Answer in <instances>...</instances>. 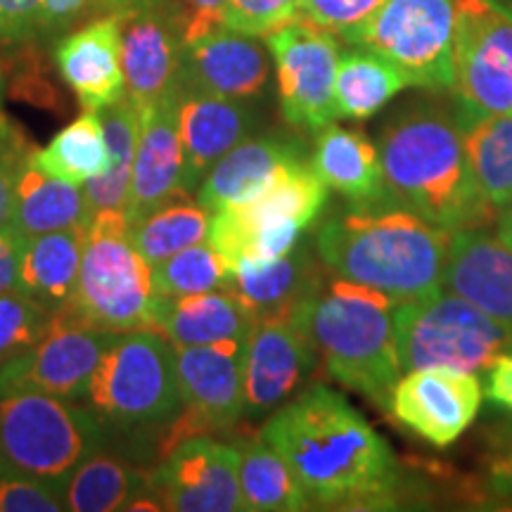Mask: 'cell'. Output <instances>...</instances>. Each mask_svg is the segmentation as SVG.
I'll return each mask as SVG.
<instances>
[{"label": "cell", "instance_id": "836d02e7", "mask_svg": "<svg viewBox=\"0 0 512 512\" xmlns=\"http://www.w3.org/2000/svg\"><path fill=\"white\" fill-rule=\"evenodd\" d=\"M107 140L100 112H83L67 128H62L43 150L31 152L29 162L48 176L64 183L86 185L107 171Z\"/></svg>", "mask_w": 512, "mask_h": 512}, {"label": "cell", "instance_id": "7bdbcfd3", "mask_svg": "<svg viewBox=\"0 0 512 512\" xmlns=\"http://www.w3.org/2000/svg\"><path fill=\"white\" fill-rule=\"evenodd\" d=\"M382 3L384 0H302L299 17L344 38L351 29L366 22Z\"/></svg>", "mask_w": 512, "mask_h": 512}, {"label": "cell", "instance_id": "bcb514c9", "mask_svg": "<svg viewBox=\"0 0 512 512\" xmlns=\"http://www.w3.org/2000/svg\"><path fill=\"white\" fill-rule=\"evenodd\" d=\"M512 415V413H510ZM491 477L489 484L496 496L512 503V418L498 425L491 441Z\"/></svg>", "mask_w": 512, "mask_h": 512}, {"label": "cell", "instance_id": "b9f144b4", "mask_svg": "<svg viewBox=\"0 0 512 512\" xmlns=\"http://www.w3.org/2000/svg\"><path fill=\"white\" fill-rule=\"evenodd\" d=\"M34 150L36 147L29 145L22 128L0 112V226L10 221L15 183Z\"/></svg>", "mask_w": 512, "mask_h": 512}, {"label": "cell", "instance_id": "f5cc1de1", "mask_svg": "<svg viewBox=\"0 0 512 512\" xmlns=\"http://www.w3.org/2000/svg\"><path fill=\"white\" fill-rule=\"evenodd\" d=\"M0 102H3V69H0Z\"/></svg>", "mask_w": 512, "mask_h": 512}, {"label": "cell", "instance_id": "e575fe53", "mask_svg": "<svg viewBox=\"0 0 512 512\" xmlns=\"http://www.w3.org/2000/svg\"><path fill=\"white\" fill-rule=\"evenodd\" d=\"M147 489V477L110 453L95 451L72 472L64 489V508L72 512L126 510Z\"/></svg>", "mask_w": 512, "mask_h": 512}, {"label": "cell", "instance_id": "603a6c76", "mask_svg": "<svg viewBox=\"0 0 512 512\" xmlns=\"http://www.w3.org/2000/svg\"><path fill=\"white\" fill-rule=\"evenodd\" d=\"M323 261L313 242H297L290 252L264 264H238L230 271L226 290L240 299L254 323L292 318L311 294L323 287Z\"/></svg>", "mask_w": 512, "mask_h": 512}, {"label": "cell", "instance_id": "ba28073f", "mask_svg": "<svg viewBox=\"0 0 512 512\" xmlns=\"http://www.w3.org/2000/svg\"><path fill=\"white\" fill-rule=\"evenodd\" d=\"M86 399L112 425H169L183 408L174 344L152 328L119 332L95 368Z\"/></svg>", "mask_w": 512, "mask_h": 512}, {"label": "cell", "instance_id": "c3c4849f", "mask_svg": "<svg viewBox=\"0 0 512 512\" xmlns=\"http://www.w3.org/2000/svg\"><path fill=\"white\" fill-rule=\"evenodd\" d=\"M484 396L498 411L512 413V351L496 356L484 370Z\"/></svg>", "mask_w": 512, "mask_h": 512}, {"label": "cell", "instance_id": "11a10c76", "mask_svg": "<svg viewBox=\"0 0 512 512\" xmlns=\"http://www.w3.org/2000/svg\"><path fill=\"white\" fill-rule=\"evenodd\" d=\"M510 209H512V207H510Z\"/></svg>", "mask_w": 512, "mask_h": 512}, {"label": "cell", "instance_id": "ee69618b", "mask_svg": "<svg viewBox=\"0 0 512 512\" xmlns=\"http://www.w3.org/2000/svg\"><path fill=\"white\" fill-rule=\"evenodd\" d=\"M185 46L226 27V0H159Z\"/></svg>", "mask_w": 512, "mask_h": 512}, {"label": "cell", "instance_id": "d590c367", "mask_svg": "<svg viewBox=\"0 0 512 512\" xmlns=\"http://www.w3.org/2000/svg\"><path fill=\"white\" fill-rule=\"evenodd\" d=\"M211 211L188 195L176 197L164 207L133 223V242L150 266L169 259L181 249L209 240Z\"/></svg>", "mask_w": 512, "mask_h": 512}, {"label": "cell", "instance_id": "681fc988", "mask_svg": "<svg viewBox=\"0 0 512 512\" xmlns=\"http://www.w3.org/2000/svg\"><path fill=\"white\" fill-rule=\"evenodd\" d=\"M496 235L512 249V209L501 211V216L496 219Z\"/></svg>", "mask_w": 512, "mask_h": 512}, {"label": "cell", "instance_id": "2e32d148", "mask_svg": "<svg viewBox=\"0 0 512 512\" xmlns=\"http://www.w3.org/2000/svg\"><path fill=\"white\" fill-rule=\"evenodd\" d=\"M318 349L294 318L261 320L245 344V415L264 420L294 399L316 375Z\"/></svg>", "mask_w": 512, "mask_h": 512}, {"label": "cell", "instance_id": "8d00e7d4", "mask_svg": "<svg viewBox=\"0 0 512 512\" xmlns=\"http://www.w3.org/2000/svg\"><path fill=\"white\" fill-rule=\"evenodd\" d=\"M230 280V266L223 256L211 247V242H200L181 249L169 259L152 266V285L157 297L176 299L188 294H202L223 290Z\"/></svg>", "mask_w": 512, "mask_h": 512}, {"label": "cell", "instance_id": "8992f818", "mask_svg": "<svg viewBox=\"0 0 512 512\" xmlns=\"http://www.w3.org/2000/svg\"><path fill=\"white\" fill-rule=\"evenodd\" d=\"M325 204L328 188L302 159L283 166L247 202L214 211L209 242L228 261L230 271L238 264H264L290 252Z\"/></svg>", "mask_w": 512, "mask_h": 512}, {"label": "cell", "instance_id": "cb8c5ba5", "mask_svg": "<svg viewBox=\"0 0 512 512\" xmlns=\"http://www.w3.org/2000/svg\"><path fill=\"white\" fill-rule=\"evenodd\" d=\"M444 285L512 330V249L489 228L453 230Z\"/></svg>", "mask_w": 512, "mask_h": 512}, {"label": "cell", "instance_id": "30bf717a", "mask_svg": "<svg viewBox=\"0 0 512 512\" xmlns=\"http://www.w3.org/2000/svg\"><path fill=\"white\" fill-rule=\"evenodd\" d=\"M344 41L392 62L411 86L451 91L456 0H384Z\"/></svg>", "mask_w": 512, "mask_h": 512}, {"label": "cell", "instance_id": "f35d334b", "mask_svg": "<svg viewBox=\"0 0 512 512\" xmlns=\"http://www.w3.org/2000/svg\"><path fill=\"white\" fill-rule=\"evenodd\" d=\"M67 482L0 467V512H62Z\"/></svg>", "mask_w": 512, "mask_h": 512}, {"label": "cell", "instance_id": "8fae6325", "mask_svg": "<svg viewBox=\"0 0 512 512\" xmlns=\"http://www.w3.org/2000/svg\"><path fill=\"white\" fill-rule=\"evenodd\" d=\"M451 95L465 121L512 114V19L491 0H456Z\"/></svg>", "mask_w": 512, "mask_h": 512}, {"label": "cell", "instance_id": "ffe728a7", "mask_svg": "<svg viewBox=\"0 0 512 512\" xmlns=\"http://www.w3.org/2000/svg\"><path fill=\"white\" fill-rule=\"evenodd\" d=\"M178 136L183 150V190L200 188L209 169L259 126L249 100L204 93H176Z\"/></svg>", "mask_w": 512, "mask_h": 512}, {"label": "cell", "instance_id": "f546056e", "mask_svg": "<svg viewBox=\"0 0 512 512\" xmlns=\"http://www.w3.org/2000/svg\"><path fill=\"white\" fill-rule=\"evenodd\" d=\"M102 131L107 140V171L98 178H91L83 185L86 195V214L88 223L98 211L119 209L126 211L128 197H131V176L133 162H136V145H138V124L140 110L133 105V100L124 93L114 105L105 107L100 112Z\"/></svg>", "mask_w": 512, "mask_h": 512}, {"label": "cell", "instance_id": "9c48e42d", "mask_svg": "<svg viewBox=\"0 0 512 512\" xmlns=\"http://www.w3.org/2000/svg\"><path fill=\"white\" fill-rule=\"evenodd\" d=\"M401 370L451 368L484 373L496 356L512 351V330L453 290L396 304Z\"/></svg>", "mask_w": 512, "mask_h": 512}, {"label": "cell", "instance_id": "7dc6e473", "mask_svg": "<svg viewBox=\"0 0 512 512\" xmlns=\"http://www.w3.org/2000/svg\"><path fill=\"white\" fill-rule=\"evenodd\" d=\"M27 240L10 223L0 226V292H19V268H22V254Z\"/></svg>", "mask_w": 512, "mask_h": 512}, {"label": "cell", "instance_id": "60d3db41", "mask_svg": "<svg viewBox=\"0 0 512 512\" xmlns=\"http://www.w3.org/2000/svg\"><path fill=\"white\" fill-rule=\"evenodd\" d=\"M102 15H110L107 0H41L36 38L38 41H57L81 24Z\"/></svg>", "mask_w": 512, "mask_h": 512}, {"label": "cell", "instance_id": "4dcf8cb0", "mask_svg": "<svg viewBox=\"0 0 512 512\" xmlns=\"http://www.w3.org/2000/svg\"><path fill=\"white\" fill-rule=\"evenodd\" d=\"M238 446V482L245 510L249 512H297L309 510L304 486L287 460L261 437H242Z\"/></svg>", "mask_w": 512, "mask_h": 512}, {"label": "cell", "instance_id": "44dd1931", "mask_svg": "<svg viewBox=\"0 0 512 512\" xmlns=\"http://www.w3.org/2000/svg\"><path fill=\"white\" fill-rule=\"evenodd\" d=\"M55 64L83 112H102L124 98L119 17H95L57 38Z\"/></svg>", "mask_w": 512, "mask_h": 512}, {"label": "cell", "instance_id": "7402d4cb", "mask_svg": "<svg viewBox=\"0 0 512 512\" xmlns=\"http://www.w3.org/2000/svg\"><path fill=\"white\" fill-rule=\"evenodd\" d=\"M183 195L188 192L183 190V150L174 93L157 105L140 110L131 197L126 207L128 221L133 226Z\"/></svg>", "mask_w": 512, "mask_h": 512}, {"label": "cell", "instance_id": "1f68e13d", "mask_svg": "<svg viewBox=\"0 0 512 512\" xmlns=\"http://www.w3.org/2000/svg\"><path fill=\"white\" fill-rule=\"evenodd\" d=\"M408 86L411 81L399 67L366 48L354 46L339 55L335 76L337 119H370Z\"/></svg>", "mask_w": 512, "mask_h": 512}, {"label": "cell", "instance_id": "5b68a950", "mask_svg": "<svg viewBox=\"0 0 512 512\" xmlns=\"http://www.w3.org/2000/svg\"><path fill=\"white\" fill-rule=\"evenodd\" d=\"M102 441L95 411L41 389L0 387V458L12 470L67 482Z\"/></svg>", "mask_w": 512, "mask_h": 512}, {"label": "cell", "instance_id": "4316f807", "mask_svg": "<svg viewBox=\"0 0 512 512\" xmlns=\"http://www.w3.org/2000/svg\"><path fill=\"white\" fill-rule=\"evenodd\" d=\"M311 166L325 188L347 197L349 204L389 200L380 150L368 136L342 126H325L316 133Z\"/></svg>", "mask_w": 512, "mask_h": 512}, {"label": "cell", "instance_id": "83f0119b", "mask_svg": "<svg viewBox=\"0 0 512 512\" xmlns=\"http://www.w3.org/2000/svg\"><path fill=\"white\" fill-rule=\"evenodd\" d=\"M86 230L88 226H74L29 238L19 268V292L34 297L50 311L72 302Z\"/></svg>", "mask_w": 512, "mask_h": 512}, {"label": "cell", "instance_id": "6da1fadb", "mask_svg": "<svg viewBox=\"0 0 512 512\" xmlns=\"http://www.w3.org/2000/svg\"><path fill=\"white\" fill-rule=\"evenodd\" d=\"M292 467L311 508L394 510L406 479L392 448L351 403L311 382L259 434Z\"/></svg>", "mask_w": 512, "mask_h": 512}, {"label": "cell", "instance_id": "74e56055", "mask_svg": "<svg viewBox=\"0 0 512 512\" xmlns=\"http://www.w3.org/2000/svg\"><path fill=\"white\" fill-rule=\"evenodd\" d=\"M53 311L29 294L0 292V368L29 354L46 335Z\"/></svg>", "mask_w": 512, "mask_h": 512}, {"label": "cell", "instance_id": "5bb4252c", "mask_svg": "<svg viewBox=\"0 0 512 512\" xmlns=\"http://www.w3.org/2000/svg\"><path fill=\"white\" fill-rule=\"evenodd\" d=\"M238 446L195 434L166 453L147 477V489L162 510L238 512L245 510L238 482Z\"/></svg>", "mask_w": 512, "mask_h": 512}, {"label": "cell", "instance_id": "d4e9b609", "mask_svg": "<svg viewBox=\"0 0 512 512\" xmlns=\"http://www.w3.org/2000/svg\"><path fill=\"white\" fill-rule=\"evenodd\" d=\"M302 159H306L302 138L287 133L249 136L211 166L197 188V202L209 211L247 202L256 192L264 190L283 166Z\"/></svg>", "mask_w": 512, "mask_h": 512}, {"label": "cell", "instance_id": "3957f363", "mask_svg": "<svg viewBox=\"0 0 512 512\" xmlns=\"http://www.w3.org/2000/svg\"><path fill=\"white\" fill-rule=\"evenodd\" d=\"M451 233L389 200L349 204L320 221L313 247L330 273L380 290L394 302L444 287Z\"/></svg>", "mask_w": 512, "mask_h": 512}, {"label": "cell", "instance_id": "d6986e66", "mask_svg": "<svg viewBox=\"0 0 512 512\" xmlns=\"http://www.w3.org/2000/svg\"><path fill=\"white\" fill-rule=\"evenodd\" d=\"M245 344L174 347L183 408L200 434L233 430L245 415Z\"/></svg>", "mask_w": 512, "mask_h": 512}, {"label": "cell", "instance_id": "d6a6232c", "mask_svg": "<svg viewBox=\"0 0 512 512\" xmlns=\"http://www.w3.org/2000/svg\"><path fill=\"white\" fill-rule=\"evenodd\" d=\"M465 152L479 195L496 211L512 207V114L463 119Z\"/></svg>", "mask_w": 512, "mask_h": 512}, {"label": "cell", "instance_id": "7a4b0ae2", "mask_svg": "<svg viewBox=\"0 0 512 512\" xmlns=\"http://www.w3.org/2000/svg\"><path fill=\"white\" fill-rule=\"evenodd\" d=\"M377 150L389 197L437 228H489L501 216L472 178L458 107L408 102L387 119Z\"/></svg>", "mask_w": 512, "mask_h": 512}, {"label": "cell", "instance_id": "ac0fdd59", "mask_svg": "<svg viewBox=\"0 0 512 512\" xmlns=\"http://www.w3.org/2000/svg\"><path fill=\"white\" fill-rule=\"evenodd\" d=\"M273 57L261 36L221 27L183 48L176 93L254 100L266 93Z\"/></svg>", "mask_w": 512, "mask_h": 512}, {"label": "cell", "instance_id": "484cf974", "mask_svg": "<svg viewBox=\"0 0 512 512\" xmlns=\"http://www.w3.org/2000/svg\"><path fill=\"white\" fill-rule=\"evenodd\" d=\"M254 320L233 292L211 290L188 297H157L152 330L174 347H204L221 342H247Z\"/></svg>", "mask_w": 512, "mask_h": 512}, {"label": "cell", "instance_id": "816d5d0a", "mask_svg": "<svg viewBox=\"0 0 512 512\" xmlns=\"http://www.w3.org/2000/svg\"><path fill=\"white\" fill-rule=\"evenodd\" d=\"M491 3H494L498 10H503L505 15L512 19V0H491Z\"/></svg>", "mask_w": 512, "mask_h": 512}, {"label": "cell", "instance_id": "e0dca14e", "mask_svg": "<svg viewBox=\"0 0 512 512\" xmlns=\"http://www.w3.org/2000/svg\"><path fill=\"white\" fill-rule=\"evenodd\" d=\"M117 17L126 95L147 110L176 93L185 43L159 0H133Z\"/></svg>", "mask_w": 512, "mask_h": 512}, {"label": "cell", "instance_id": "f1b7e54d", "mask_svg": "<svg viewBox=\"0 0 512 512\" xmlns=\"http://www.w3.org/2000/svg\"><path fill=\"white\" fill-rule=\"evenodd\" d=\"M8 223L24 238L88 226L86 195H83L81 185L48 176L46 171L29 162L15 183Z\"/></svg>", "mask_w": 512, "mask_h": 512}, {"label": "cell", "instance_id": "52a82bcc", "mask_svg": "<svg viewBox=\"0 0 512 512\" xmlns=\"http://www.w3.org/2000/svg\"><path fill=\"white\" fill-rule=\"evenodd\" d=\"M152 266L133 242L126 211H98L88 223L72 304L83 318L105 330L152 328L155 311Z\"/></svg>", "mask_w": 512, "mask_h": 512}, {"label": "cell", "instance_id": "ab89813d", "mask_svg": "<svg viewBox=\"0 0 512 512\" xmlns=\"http://www.w3.org/2000/svg\"><path fill=\"white\" fill-rule=\"evenodd\" d=\"M302 0H226V27L252 36H268L299 17Z\"/></svg>", "mask_w": 512, "mask_h": 512}, {"label": "cell", "instance_id": "7c38bea8", "mask_svg": "<svg viewBox=\"0 0 512 512\" xmlns=\"http://www.w3.org/2000/svg\"><path fill=\"white\" fill-rule=\"evenodd\" d=\"M264 38L287 124L311 133L335 124V76L342 55L337 36L297 17Z\"/></svg>", "mask_w": 512, "mask_h": 512}, {"label": "cell", "instance_id": "f6af8a7d", "mask_svg": "<svg viewBox=\"0 0 512 512\" xmlns=\"http://www.w3.org/2000/svg\"><path fill=\"white\" fill-rule=\"evenodd\" d=\"M38 5L41 0H0V41H34Z\"/></svg>", "mask_w": 512, "mask_h": 512}, {"label": "cell", "instance_id": "db71d44e", "mask_svg": "<svg viewBox=\"0 0 512 512\" xmlns=\"http://www.w3.org/2000/svg\"><path fill=\"white\" fill-rule=\"evenodd\" d=\"M0 467H3V458H0Z\"/></svg>", "mask_w": 512, "mask_h": 512}, {"label": "cell", "instance_id": "9a60e30c", "mask_svg": "<svg viewBox=\"0 0 512 512\" xmlns=\"http://www.w3.org/2000/svg\"><path fill=\"white\" fill-rule=\"evenodd\" d=\"M482 380L451 368L408 370L394 384L387 411L434 448H448L463 437L482 406Z\"/></svg>", "mask_w": 512, "mask_h": 512}, {"label": "cell", "instance_id": "f907efd6", "mask_svg": "<svg viewBox=\"0 0 512 512\" xmlns=\"http://www.w3.org/2000/svg\"><path fill=\"white\" fill-rule=\"evenodd\" d=\"M131 3L133 0H107V5H110V15H117V12L128 8Z\"/></svg>", "mask_w": 512, "mask_h": 512}, {"label": "cell", "instance_id": "277c9868", "mask_svg": "<svg viewBox=\"0 0 512 512\" xmlns=\"http://www.w3.org/2000/svg\"><path fill=\"white\" fill-rule=\"evenodd\" d=\"M396 304L373 287L335 278L292 313L332 380L387 411L401 377Z\"/></svg>", "mask_w": 512, "mask_h": 512}, {"label": "cell", "instance_id": "4fadbf2b", "mask_svg": "<svg viewBox=\"0 0 512 512\" xmlns=\"http://www.w3.org/2000/svg\"><path fill=\"white\" fill-rule=\"evenodd\" d=\"M117 335L64 304L53 311L41 342L0 368V387H31L62 399H86L95 368Z\"/></svg>", "mask_w": 512, "mask_h": 512}]
</instances>
